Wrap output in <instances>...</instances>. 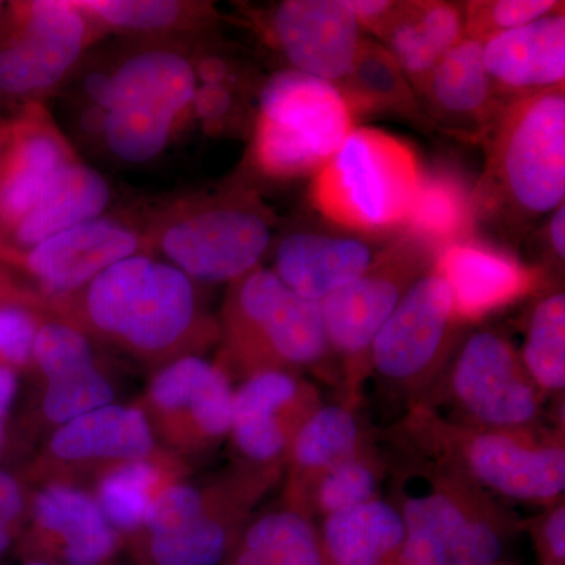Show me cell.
I'll list each match as a JSON object with an SVG mask.
<instances>
[{
    "instance_id": "obj_28",
    "label": "cell",
    "mask_w": 565,
    "mask_h": 565,
    "mask_svg": "<svg viewBox=\"0 0 565 565\" xmlns=\"http://www.w3.org/2000/svg\"><path fill=\"white\" fill-rule=\"evenodd\" d=\"M199 81L192 62L180 52L150 50L126 58L111 74L104 73L96 109L143 106L181 118L191 109Z\"/></svg>"
},
{
    "instance_id": "obj_10",
    "label": "cell",
    "mask_w": 565,
    "mask_h": 565,
    "mask_svg": "<svg viewBox=\"0 0 565 565\" xmlns=\"http://www.w3.org/2000/svg\"><path fill=\"white\" fill-rule=\"evenodd\" d=\"M438 253L401 234L385 245L360 277L321 302L332 359L340 360L345 401L360 404L370 375L375 337L412 285L433 269Z\"/></svg>"
},
{
    "instance_id": "obj_45",
    "label": "cell",
    "mask_w": 565,
    "mask_h": 565,
    "mask_svg": "<svg viewBox=\"0 0 565 565\" xmlns=\"http://www.w3.org/2000/svg\"><path fill=\"white\" fill-rule=\"evenodd\" d=\"M20 374L0 364V426L9 424L11 407L17 399Z\"/></svg>"
},
{
    "instance_id": "obj_37",
    "label": "cell",
    "mask_w": 565,
    "mask_h": 565,
    "mask_svg": "<svg viewBox=\"0 0 565 565\" xmlns=\"http://www.w3.org/2000/svg\"><path fill=\"white\" fill-rule=\"evenodd\" d=\"M178 118L143 106H118L103 111L102 132L111 154L125 162L158 158L174 131Z\"/></svg>"
},
{
    "instance_id": "obj_24",
    "label": "cell",
    "mask_w": 565,
    "mask_h": 565,
    "mask_svg": "<svg viewBox=\"0 0 565 565\" xmlns=\"http://www.w3.org/2000/svg\"><path fill=\"white\" fill-rule=\"evenodd\" d=\"M486 68L509 99L564 88V10L482 44Z\"/></svg>"
},
{
    "instance_id": "obj_36",
    "label": "cell",
    "mask_w": 565,
    "mask_h": 565,
    "mask_svg": "<svg viewBox=\"0 0 565 565\" xmlns=\"http://www.w3.org/2000/svg\"><path fill=\"white\" fill-rule=\"evenodd\" d=\"M523 366L546 401L563 399L565 390V296L546 291L527 319L526 338L519 349Z\"/></svg>"
},
{
    "instance_id": "obj_9",
    "label": "cell",
    "mask_w": 565,
    "mask_h": 565,
    "mask_svg": "<svg viewBox=\"0 0 565 565\" xmlns=\"http://www.w3.org/2000/svg\"><path fill=\"white\" fill-rule=\"evenodd\" d=\"M355 121L337 85L296 70L280 71L259 95L253 159L275 180L316 174L356 128Z\"/></svg>"
},
{
    "instance_id": "obj_1",
    "label": "cell",
    "mask_w": 565,
    "mask_h": 565,
    "mask_svg": "<svg viewBox=\"0 0 565 565\" xmlns=\"http://www.w3.org/2000/svg\"><path fill=\"white\" fill-rule=\"evenodd\" d=\"M43 311L151 373L218 343V322L200 307L195 281L143 252L111 264L79 291L44 303Z\"/></svg>"
},
{
    "instance_id": "obj_52",
    "label": "cell",
    "mask_w": 565,
    "mask_h": 565,
    "mask_svg": "<svg viewBox=\"0 0 565 565\" xmlns=\"http://www.w3.org/2000/svg\"><path fill=\"white\" fill-rule=\"evenodd\" d=\"M0 150H2V134H0Z\"/></svg>"
},
{
    "instance_id": "obj_18",
    "label": "cell",
    "mask_w": 565,
    "mask_h": 565,
    "mask_svg": "<svg viewBox=\"0 0 565 565\" xmlns=\"http://www.w3.org/2000/svg\"><path fill=\"white\" fill-rule=\"evenodd\" d=\"M13 552L20 563L106 565L120 561L121 539L87 490L31 487Z\"/></svg>"
},
{
    "instance_id": "obj_21",
    "label": "cell",
    "mask_w": 565,
    "mask_h": 565,
    "mask_svg": "<svg viewBox=\"0 0 565 565\" xmlns=\"http://www.w3.org/2000/svg\"><path fill=\"white\" fill-rule=\"evenodd\" d=\"M451 291L460 323H473L544 288L545 274L493 245L468 239L449 245L434 262Z\"/></svg>"
},
{
    "instance_id": "obj_13",
    "label": "cell",
    "mask_w": 565,
    "mask_h": 565,
    "mask_svg": "<svg viewBox=\"0 0 565 565\" xmlns=\"http://www.w3.org/2000/svg\"><path fill=\"white\" fill-rule=\"evenodd\" d=\"M234 386L203 356H184L151 373L134 405L156 444L191 465L214 456L228 440Z\"/></svg>"
},
{
    "instance_id": "obj_51",
    "label": "cell",
    "mask_w": 565,
    "mask_h": 565,
    "mask_svg": "<svg viewBox=\"0 0 565 565\" xmlns=\"http://www.w3.org/2000/svg\"><path fill=\"white\" fill-rule=\"evenodd\" d=\"M18 565H50V564H41V563H20ZM106 565H125L121 561H117V563L106 564Z\"/></svg>"
},
{
    "instance_id": "obj_27",
    "label": "cell",
    "mask_w": 565,
    "mask_h": 565,
    "mask_svg": "<svg viewBox=\"0 0 565 565\" xmlns=\"http://www.w3.org/2000/svg\"><path fill=\"white\" fill-rule=\"evenodd\" d=\"M463 7L438 0L397 2L388 20L374 33L422 92L438 62L463 39Z\"/></svg>"
},
{
    "instance_id": "obj_22",
    "label": "cell",
    "mask_w": 565,
    "mask_h": 565,
    "mask_svg": "<svg viewBox=\"0 0 565 565\" xmlns=\"http://www.w3.org/2000/svg\"><path fill=\"white\" fill-rule=\"evenodd\" d=\"M424 114L446 132L482 141L511 102L486 68L482 43L462 39L438 62L419 92Z\"/></svg>"
},
{
    "instance_id": "obj_53",
    "label": "cell",
    "mask_w": 565,
    "mask_h": 565,
    "mask_svg": "<svg viewBox=\"0 0 565 565\" xmlns=\"http://www.w3.org/2000/svg\"><path fill=\"white\" fill-rule=\"evenodd\" d=\"M0 9H2V3H0Z\"/></svg>"
},
{
    "instance_id": "obj_35",
    "label": "cell",
    "mask_w": 565,
    "mask_h": 565,
    "mask_svg": "<svg viewBox=\"0 0 565 565\" xmlns=\"http://www.w3.org/2000/svg\"><path fill=\"white\" fill-rule=\"evenodd\" d=\"M390 475V459L375 444L319 476L292 511L318 522L334 512L382 498Z\"/></svg>"
},
{
    "instance_id": "obj_31",
    "label": "cell",
    "mask_w": 565,
    "mask_h": 565,
    "mask_svg": "<svg viewBox=\"0 0 565 565\" xmlns=\"http://www.w3.org/2000/svg\"><path fill=\"white\" fill-rule=\"evenodd\" d=\"M192 465L158 448L150 455L115 468L92 490L96 503L120 539L143 523L163 490L191 478Z\"/></svg>"
},
{
    "instance_id": "obj_12",
    "label": "cell",
    "mask_w": 565,
    "mask_h": 565,
    "mask_svg": "<svg viewBox=\"0 0 565 565\" xmlns=\"http://www.w3.org/2000/svg\"><path fill=\"white\" fill-rule=\"evenodd\" d=\"M462 327L451 291L433 266L405 292L375 337L367 379H377L382 388L404 401L407 411L444 371L462 338Z\"/></svg>"
},
{
    "instance_id": "obj_50",
    "label": "cell",
    "mask_w": 565,
    "mask_h": 565,
    "mask_svg": "<svg viewBox=\"0 0 565 565\" xmlns=\"http://www.w3.org/2000/svg\"><path fill=\"white\" fill-rule=\"evenodd\" d=\"M11 445H13V434H11L9 424H2L0 426V459L7 455Z\"/></svg>"
},
{
    "instance_id": "obj_4",
    "label": "cell",
    "mask_w": 565,
    "mask_h": 565,
    "mask_svg": "<svg viewBox=\"0 0 565 565\" xmlns=\"http://www.w3.org/2000/svg\"><path fill=\"white\" fill-rule=\"evenodd\" d=\"M482 141L487 161L473 191L476 217L526 223L563 206L564 88L511 99Z\"/></svg>"
},
{
    "instance_id": "obj_46",
    "label": "cell",
    "mask_w": 565,
    "mask_h": 565,
    "mask_svg": "<svg viewBox=\"0 0 565 565\" xmlns=\"http://www.w3.org/2000/svg\"><path fill=\"white\" fill-rule=\"evenodd\" d=\"M193 68H195L196 81L200 79L203 84L228 85L230 68L222 58L204 57Z\"/></svg>"
},
{
    "instance_id": "obj_30",
    "label": "cell",
    "mask_w": 565,
    "mask_h": 565,
    "mask_svg": "<svg viewBox=\"0 0 565 565\" xmlns=\"http://www.w3.org/2000/svg\"><path fill=\"white\" fill-rule=\"evenodd\" d=\"M322 565H396L403 516L388 498L334 512L316 522Z\"/></svg>"
},
{
    "instance_id": "obj_25",
    "label": "cell",
    "mask_w": 565,
    "mask_h": 565,
    "mask_svg": "<svg viewBox=\"0 0 565 565\" xmlns=\"http://www.w3.org/2000/svg\"><path fill=\"white\" fill-rule=\"evenodd\" d=\"M377 440L379 435L371 433L360 416V404L345 399L323 403L294 440L282 476L280 503L296 509L319 476L371 448Z\"/></svg>"
},
{
    "instance_id": "obj_29",
    "label": "cell",
    "mask_w": 565,
    "mask_h": 565,
    "mask_svg": "<svg viewBox=\"0 0 565 565\" xmlns=\"http://www.w3.org/2000/svg\"><path fill=\"white\" fill-rule=\"evenodd\" d=\"M110 202L109 182L79 159L68 163L43 196L9 230L11 247L24 252L66 230L103 217Z\"/></svg>"
},
{
    "instance_id": "obj_32",
    "label": "cell",
    "mask_w": 565,
    "mask_h": 565,
    "mask_svg": "<svg viewBox=\"0 0 565 565\" xmlns=\"http://www.w3.org/2000/svg\"><path fill=\"white\" fill-rule=\"evenodd\" d=\"M355 120L366 115H393L426 122L419 96L392 52L364 36L351 71L337 85Z\"/></svg>"
},
{
    "instance_id": "obj_20",
    "label": "cell",
    "mask_w": 565,
    "mask_h": 565,
    "mask_svg": "<svg viewBox=\"0 0 565 565\" xmlns=\"http://www.w3.org/2000/svg\"><path fill=\"white\" fill-rule=\"evenodd\" d=\"M269 33L292 68L338 85L351 71L364 35L344 0H286Z\"/></svg>"
},
{
    "instance_id": "obj_43",
    "label": "cell",
    "mask_w": 565,
    "mask_h": 565,
    "mask_svg": "<svg viewBox=\"0 0 565 565\" xmlns=\"http://www.w3.org/2000/svg\"><path fill=\"white\" fill-rule=\"evenodd\" d=\"M233 107V93L230 85L203 84L196 87L191 109L204 121L217 122L230 114Z\"/></svg>"
},
{
    "instance_id": "obj_33",
    "label": "cell",
    "mask_w": 565,
    "mask_h": 565,
    "mask_svg": "<svg viewBox=\"0 0 565 565\" xmlns=\"http://www.w3.org/2000/svg\"><path fill=\"white\" fill-rule=\"evenodd\" d=\"M221 565H322L316 522L281 503L255 512Z\"/></svg>"
},
{
    "instance_id": "obj_7",
    "label": "cell",
    "mask_w": 565,
    "mask_h": 565,
    "mask_svg": "<svg viewBox=\"0 0 565 565\" xmlns=\"http://www.w3.org/2000/svg\"><path fill=\"white\" fill-rule=\"evenodd\" d=\"M422 177L405 141L381 129L353 128L315 174L311 202L341 228L382 236L404 230Z\"/></svg>"
},
{
    "instance_id": "obj_40",
    "label": "cell",
    "mask_w": 565,
    "mask_h": 565,
    "mask_svg": "<svg viewBox=\"0 0 565 565\" xmlns=\"http://www.w3.org/2000/svg\"><path fill=\"white\" fill-rule=\"evenodd\" d=\"M46 315L33 305L0 303V364L18 374L29 373L33 343Z\"/></svg>"
},
{
    "instance_id": "obj_14",
    "label": "cell",
    "mask_w": 565,
    "mask_h": 565,
    "mask_svg": "<svg viewBox=\"0 0 565 565\" xmlns=\"http://www.w3.org/2000/svg\"><path fill=\"white\" fill-rule=\"evenodd\" d=\"M158 446L136 405L114 403L55 429L17 476L32 489L68 486L92 493L104 476Z\"/></svg>"
},
{
    "instance_id": "obj_48",
    "label": "cell",
    "mask_w": 565,
    "mask_h": 565,
    "mask_svg": "<svg viewBox=\"0 0 565 565\" xmlns=\"http://www.w3.org/2000/svg\"><path fill=\"white\" fill-rule=\"evenodd\" d=\"M2 302H22L33 305L39 308V299L35 294L29 291V289L18 288V286L11 285L0 274V303Z\"/></svg>"
},
{
    "instance_id": "obj_3",
    "label": "cell",
    "mask_w": 565,
    "mask_h": 565,
    "mask_svg": "<svg viewBox=\"0 0 565 565\" xmlns=\"http://www.w3.org/2000/svg\"><path fill=\"white\" fill-rule=\"evenodd\" d=\"M397 460L388 475L405 530L396 565H500L523 520L451 471Z\"/></svg>"
},
{
    "instance_id": "obj_8",
    "label": "cell",
    "mask_w": 565,
    "mask_h": 565,
    "mask_svg": "<svg viewBox=\"0 0 565 565\" xmlns=\"http://www.w3.org/2000/svg\"><path fill=\"white\" fill-rule=\"evenodd\" d=\"M546 399L519 349L503 333L479 329L460 338L419 403L448 422L494 430L544 429Z\"/></svg>"
},
{
    "instance_id": "obj_44",
    "label": "cell",
    "mask_w": 565,
    "mask_h": 565,
    "mask_svg": "<svg viewBox=\"0 0 565 565\" xmlns=\"http://www.w3.org/2000/svg\"><path fill=\"white\" fill-rule=\"evenodd\" d=\"M362 31L374 33L388 20L397 2L393 0H344Z\"/></svg>"
},
{
    "instance_id": "obj_34",
    "label": "cell",
    "mask_w": 565,
    "mask_h": 565,
    "mask_svg": "<svg viewBox=\"0 0 565 565\" xmlns=\"http://www.w3.org/2000/svg\"><path fill=\"white\" fill-rule=\"evenodd\" d=\"M473 191L446 170L424 173L404 234L440 253L471 239L476 221Z\"/></svg>"
},
{
    "instance_id": "obj_23",
    "label": "cell",
    "mask_w": 565,
    "mask_h": 565,
    "mask_svg": "<svg viewBox=\"0 0 565 565\" xmlns=\"http://www.w3.org/2000/svg\"><path fill=\"white\" fill-rule=\"evenodd\" d=\"M73 148L41 106L31 107L2 132L0 150V230L35 206L57 174L76 161Z\"/></svg>"
},
{
    "instance_id": "obj_6",
    "label": "cell",
    "mask_w": 565,
    "mask_h": 565,
    "mask_svg": "<svg viewBox=\"0 0 565 565\" xmlns=\"http://www.w3.org/2000/svg\"><path fill=\"white\" fill-rule=\"evenodd\" d=\"M218 344L214 363L232 384L273 371H322L333 360L321 303L291 291L262 267L230 282Z\"/></svg>"
},
{
    "instance_id": "obj_16",
    "label": "cell",
    "mask_w": 565,
    "mask_h": 565,
    "mask_svg": "<svg viewBox=\"0 0 565 565\" xmlns=\"http://www.w3.org/2000/svg\"><path fill=\"white\" fill-rule=\"evenodd\" d=\"M323 404L303 374L273 371L234 388L228 440L232 463L281 479L294 440Z\"/></svg>"
},
{
    "instance_id": "obj_19",
    "label": "cell",
    "mask_w": 565,
    "mask_h": 565,
    "mask_svg": "<svg viewBox=\"0 0 565 565\" xmlns=\"http://www.w3.org/2000/svg\"><path fill=\"white\" fill-rule=\"evenodd\" d=\"M143 250V237L117 218L99 217L24 252H0L35 285L41 308L79 291L111 264ZM44 313V311H43Z\"/></svg>"
},
{
    "instance_id": "obj_17",
    "label": "cell",
    "mask_w": 565,
    "mask_h": 565,
    "mask_svg": "<svg viewBox=\"0 0 565 565\" xmlns=\"http://www.w3.org/2000/svg\"><path fill=\"white\" fill-rule=\"evenodd\" d=\"M13 11V31L0 43V93L41 95L79 61L93 22L65 0L18 3Z\"/></svg>"
},
{
    "instance_id": "obj_11",
    "label": "cell",
    "mask_w": 565,
    "mask_h": 565,
    "mask_svg": "<svg viewBox=\"0 0 565 565\" xmlns=\"http://www.w3.org/2000/svg\"><path fill=\"white\" fill-rule=\"evenodd\" d=\"M269 214L247 193H230L170 212L154 245L193 281L233 282L250 274L270 245Z\"/></svg>"
},
{
    "instance_id": "obj_2",
    "label": "cell",
    "mask_w": 565,
    "mask_h": 565,
    "mask_svg": "<svg viewBox=\"0 0 565 565\" xmlns=\"http://www.w3.org/2000/svg\"><path fill=\"white\" fill-rule=\"evenodd\" d=\"M381 435L401 457L451 471L500 503L544 509L564 500L565 445L559 429H478L414 404Z\"/></svg>"
},
{
    "instance_id": "obj_39",
    "label": "cell",
    "mask_w": 565,
    "mask_h": 565,
    "mask_svg": "<svg viewBox=\"0 0 565 565\" xmlns=\"http://www.w3.org/2000/svg\"><path fill=\"white\" fill-rule=\"evenodd\" d=\"M564 2L557 0H478L463 7V39L484 44L500 33L514 31L564 10Z\"/></svg>"
},
{
    "instance_id": "obj_15",
    "label": "cell",
    "mask_w": 565,
    "mask_h": 565,
    "mask_svg": "<svg viewBox=\"0 0 565 565\" xmlns=\"http://www.w3.org/2000/svg\"><path fill=\"white\" fill-rule=\"evenodd\" d=\"M29 373L36 394L22 423L25 441L46 440L63 424L115 403L117 385L77 327L46 316L33 343Z\"/></svg>"
},
{
    "instance_id": "obj_49",
    "label": "cell",
    "mask_w": 565,
    "mask_h": 565,
    "mask_svg": "<svg viewBox=\"0 0 565 565\" xmlns=\"http://www.w3.org/2000/svg\"><path fill=\"white\" fill-rule=\"evenodd\" d=\"M21 530L18 526L10 525V523L0 520V561L3 559L10 552H13L14 544L20 537Z\"/></svg>"
},
{
    "instance_id": "obj_47",
    "label": "cell",
    "mask_w": 565,
    "mask_h": 565,
    "mask_svg": "<svg viewBox=\"0 0 565 565\" xmlns=\"http://www.w3.org/2000/svg\"><path fill=\"white\" fill-rule=\"evenodd\" d=\"M548 241L552 245L553 255L561 263L565 258V206L557 207L555 212H552V218H550L548 225Z\"/></svg>"
},
{
    "instance_id": "obj_38",
    "label": "cell",
    "mask_w": 565,
    "mask_h": 565,
    "mask_svg": "<svg viewBox=\"0 0 565 565\" xmlns=\"http://www.w3.org/2000/svg\"><path fill=\"white\" fill-rule=\"evenodd\" d=\"M93 24L120 32L156 33L180 29L192 20L191 3L177 0H82Z\"/></svg>"
},
{
    "instance_id": "obj_42",
    "label": "cell",
    "mask_w": 565,
    "mask_h": 565,
    "mask_svg": "<svg viewBox=\"0 0 565 565\" xmlns=\"http://www.w3.org/2000/svg\"><path fill=\"white\" fill-rule=\"evenodd\" d=\"M29 494L31 487L17 475L0 470V520L22 530L28 515Z\"/></svg>"
},
{
    "instance_id": "obj_5",
    "label": "cell",
    "mask_w": 565,
    "mask_h": 565,
    "mask_svg": "<svg viewBox=\"0 0 565 565\" xmlns=\"http://www.w3.org/2000/svg\"><path fill=\"white\" fill-rule=\"evenodd\" d=\"M281 482L232 462L199 481L177 482L121 539V555L131 565H221L263 498Z\"/></svg>"
},
{
    "instance_id": "obj_26",
    "label": "cell",
    "mask_w": 565,
    "mask_h": 565,
    "mask_svg": "<svg viewBox=\"0 0 565 565\" xmlns=\"http://www.w3.org/2000/svg\"><path fill=\"white\" fill-rule=\"evenodd\" d=\"M377 253L359 237L292 233L278 245L273 270L291 291L321 303L360 277Z\"/></svg>"
},
{
    "instance_id": "obj_41",
    "label": "cell",
    "mask_w": 565,
    "mask_h": 565,
    "mask_svg": "<svg viewBox=\"0 0 565 565\" xmlns=\"http://www.w3.org/2000/svg\"><path fill=\"white\" fill-rule=\"evenodd\" d=\"M522 530L533 537L539 565H565L564 500L546 505L541 514L523 522Z\"/></svg>"
}]
</instances>
